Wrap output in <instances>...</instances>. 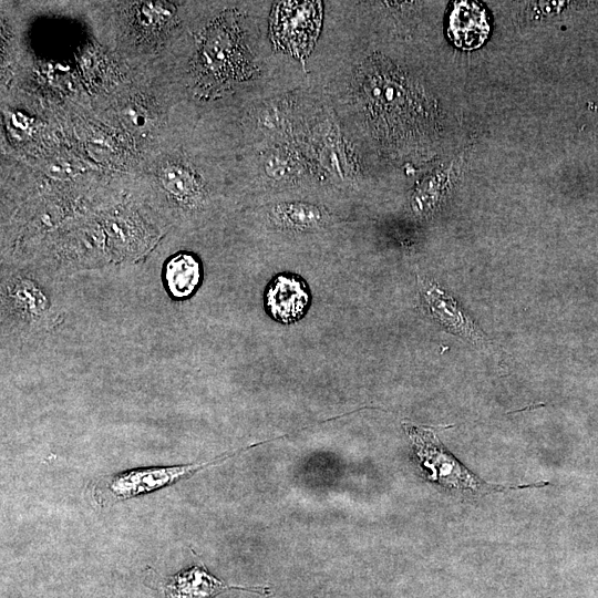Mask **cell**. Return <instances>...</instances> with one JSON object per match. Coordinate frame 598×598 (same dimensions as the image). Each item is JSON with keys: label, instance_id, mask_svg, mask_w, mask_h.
I'll use <instances>...</instances> for the list:
<instances>
[{"label": "cell", "instance_id": "cell-2", "mask_svg": "<svg viewBox=\"0 0 598 598\" xmlns=\"http://www.w3.org/2000/svg\"><path fill=\"white\" fill-rule=\"evenodd\" d=\"M322 20L320 1H285L274 7L270 35L288 54L305 59L312 50Z\"/></svg>", "mask_w": 598, "mask_h": 598}, {"label": "cell", "instance_id": "cell-8", "mask_svg": "<svg viewBox=\"0 0 598 598\" xmlns=\"http://www.w3.org/2000/svg\"><path fill=\"white\" fill-rule=\"evenodd\" d=\"M202 264L192 252L182 251L172 256L163 268L165 289L176 300L193 296L202 283Z\"/></svg>", "mask_w": 598, "mask_h": 598}, {"label": "cell", "instance_id": "cell-7", "mask_svg": "<svg viewBox=\"0 0 598 598\" xmlns=\"http://www.w3.org/2000/svg\"><path fill=\"white\" fill-rule=\"evenodd\" d=\"M235 588L260 595L270 594V590L264 587L228 586L208 574L205 568L195 566L169 578L164 587L163 598H213L226 589Z\"/></svg>", "mask_w": 598, "mask_h": 598}, {"label": "cell", "instance_id": "cell-1", "mask_svg": "<svg viewBox=\"0 0 598 598\" xmlns=\"http://www.w3.org/2000/svg\"><path fill=\"white\" fill-rule=\"evenodd\" d=\"M414 453L424 476L443 488L464 496H478L509 489L543 487L549 483L539 482L525 485H502L483 481L454 457L427 427L405 425Z\"/></svg>", "mask_w": 598, "mask_h": 598}, {"label": "cell", "instance_id": "cell-9", "mask_svg": "<svg viewBox=\"0 0 598 598\" xmlns=\"http://www.w3.org/2000/svg\"><path fill=\"white\" fill-rule=\"evenodd\" d=\"M272 217L282 227L306 230L318 227L323 221L324 214L310 204L286 203L274 208Z\"/></svg>", "mask_w": 598, "mask_h": 598}, {"label": "cell", "instance_id": "cell-4", "mask_svg": "<svg viewBox=\"0 0 598 598\" xmlns=\"http://www.w3.org/2000/svg\"><path fill=\"white\" fill-rule=\"evenodd\" d=\"M311 301L303 279L295 274L276 276L265 293L266 310L276 321L292 323L301 319Z\"/></svg>", "mask_w": 598, "mask_h": 598}, {"label": "cell", "instance_id": "cell-5", "mask_svg": "<svg viewBox=\"0 0 598 598\" xmlns=\"http://www.w3.org/2000/svg\"><path fill=\"white\" fill-rule=\"evenodd\" d=\"M419 286L423 303L442 327L474 343H484L482 332L451 296L431 280L419 279Z\"/></svg>", "mask_w": 598, "mask_h": 598}, {"label": "cell", "instance_id": "cell-3", "mask_svg": "<svg viewBox=\"0 0 598 598\" xmlns=\"http://www.w3.org/2000/svg\"><path fill=\"white\" fill-rule=\"evenodd\" d=\"M233 454H225L205 463L146 467L117 473L104 477L95 484L94 497L99 504L104 505L147 494L169 486L185 476L217 463L218 460L228 458Z\"/></svg>", "mask_w": 598, "mask_h": 598}, {"label": "cell", "instance_id": "cell-6", "mask_svg": "<svg viewBox=\"0 0 598 598\" xmlns=\"http://www.w3.org/2000/svg\"><path fill=\"white\" fill-rule=\"evenodd\" d=\"M486 9L476 1H456L448 16L447 34L463 50L481 47L489 34Z\"/></svg>", "mask_w": 598, "mask_h": 598}]
</instances>
